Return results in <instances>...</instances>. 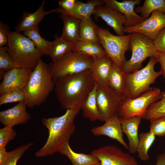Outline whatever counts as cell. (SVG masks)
<instances>
[{"label":"cell","mask_w":165,"mask_h":165,"mask_svg":"<svg viewBox=\"0 0 165 165\" xmlns=\"http://www.w3.org/2000/svg\"><path fill=\"white\" fill-rule=\"evenodd\" d=\"M120 118L123 132L128 139L129 152L130 154H135L137 153L139 141L138 128L141 119L139 116Z\"/></svg>","instance_id":"cell-20"},{"label":"cell","mask_w":165,"mask_h":165,"mask_svg":"<svg viewBox=\"0 0 165 165\" xmlns=\"http://www.w3.org/2000/svg\"><path fill=\"white\" fill-rule=\"evenodd\" d=\"M157 62L156 57H151L144 68L132 73L126 74L128 98H135L151 88V85L162 75L160 70L156 72L155 70V66Z\"/></svg>","instance_id":"cell-7"},{"label":"cell","mask_w":165,"mask_h":165,"mask_svg":"<svg viewBox=\"0 0 165 165\" xmlns=\"http://www.w3.org/2000/svg\"><path fill=\"white\" fill-rule=\"evenodd\" d=\"M113 64L107 55L94 59L90 70L95 84L103 87H109V78Z\"/></svg>","instance_id":"cell-18"},{"label":"cell","mask_w":165,"mask_h":165,"mask_svg":"<svg viewBox=\"0 0 165 165\" xmlns=\"http://www.w3.org/2000/svg\"><path fill=\"white\" fill-rule=\"evenodd\" d=\"M97 85L95 84L93 90L87 97L80 105L84 116L93 122L99 121H105L98 108L96 98Z\"/></svg>","instance_id":"cell-24"},{"label":"cell","mask_w":165,"mask_h":165,"mask_svg":"<svg viewBox=\"0 0 165 165\" xmlns=\"http://www.w3.org/2000/svg\"><path fill=\"white\" fill-rule=\"evenodd\" d=\"M126 75L122 67L113 63L109 78V87L124 99L128 97Z\"/></svg>","instance_id":"cell-21"},{"label":"cell","mask_w":165,"mask_h":165,"mask_svg":"<svg viewBox=\"0 0 165 165\" xmlns=\"http://www.w3.org/2000/svg\"><path fill=\"white\" fill-rule=\"evenodd\" d=\"M59 7L55 9V12L72 16L77 5L76 0H61L58 3Z\"/></svg>","instance_id":"cell-38"},{"label":"cell","mask_w":165,"mask_h":165,"mask_svg":"<svg viewBox=\"0 0 165 165\" xmlns=\"http://www.w3.org/2000/svg\"><path fill=\"white\" fill-rule=\"evenodd\" d=\"M61 155L66 156L70 160L72 165H90L98 162V158L92 153L86 154L74 151L67 142L59 150Z\"/></svg>","instance_id":"cell-23"},{"label":"cell","mask_w":165,"mask_h":165,"mask_svg":"<svg viewBox=\"0 0 165 165\" xmlns=\"http://www.w3.org/2000/svg\"><path fill=\"white\" fill-rule=\"evenodd\" d=\"M23 35L31 39L42 55H48L52 41L47 40L41 36L38 27L24 32Z\"/></svg>","instance_id":"cell-29"},{"label":"cell","mask_w":165,"mask_h":165,"mask_svg":"<svg viewBox=\"0 0 165 165\" xmlns=\"http://www.w3.org/2000/svg\"><path fill=\"white\" fill-rule=\"evenodd\" d=\"M105 122L103 125L94 127L91 129L93 134L95 136H106L116 140L128 150V146L123 138V132L119 115L112 117Z\"/></svg>","instance_id":"cell-17"},{"label":"cell","mask_w":165,"mask_h":165,"mask_svg":"<svg viewBox=\"0 0 165 165\" xmlns=\"http://www.w3.org/2000/svg\"><path fill=\"white\" fill-rule=\"evenodd\" d=\"M54 80L56 97L66 110L80 105L95 84L90 69Z\"/></svg>","instance_id":"cell-2"},{"label":"cell","mask_w":165,"mask_h":165,"mask_svg":"<svg viewBox=\"0 0 165 165\" xmlns=\"http://www.w3.org/2000/svg\"><path fill=\"white\" fill-rule=\"evenodd\" d=\"M96 98L99 111L105 121L119 115L120 107L124 99L110 87H103L97 85Z\"/></svg>","instance_id":"cell-10"},{"label":"cell","mask_w":165,"mask_h":165,"mask_svg":"<svg viewBox=\"0 0 165 165\" xmlns=\"http://www.w3.org/2000/svg\"><path fill=\"white\" fill-rule=\"evenodd\" d=\"M45 1L43 0L41 6L34 12H24L15 28V31L19 32L25 31L38 27L39 23L48 14L55 12V9L49 11L44 9Z\"/></svg>","instance_id":"cell-19"},{"label":"cell","mask_w":165,"mask_h":165,"mask_svg":"<svg viewBox=\"0 0 165 165\" xmlns=\"http://www.w3.org/2000/svg\"><path fill=\"white\" fill-rule=\"evenodd\" d=\"M90 165H101V162L99 161V162H98L97 163L91 164Z\"/></svg>","instance_id":"cell-44"},{"label":"cell","mask_w":165,"mask_h":165,"mask_svg":"<svg viewBox=\"0 0 165 165\" xmlns=\"http://www.w3.org/2000/svg\"><path fill=\"white\" fill-rule=\"evenodd\" d=\"M139 137L137 152L138 153V157L141 160L147 161L150 159L148 151L154 142L155 135L149 131L140 133Z\"/></svg>","instance_id":"cell-28"},{"label":"cell","mask_w":165,"mask_h":165,"mask_svg":"<svg viewBox=\"0 0 165 165\" xmlns=\"http://www.w3.org/2000/svg\"><path fill=\"white\" fill-rule=\"evenodd\" d=\"M164 91L165 92V90H164Z\"/></svg>","instance_id":"cell-45"},{"label":"cell","mask_w":165,"mask_h":165,"mask_svg":"<svg viewBox=\"0 0 165 165\" xmlns=\"http://www.w3.org/2000/svg\"><path fill=\"white\" fill-rule=\"evenodd\" d=\"M101 165H138L134 157L114 145H106L92 151Z\"/></svg>","instance_id":"cell-11"},{"label":"cell","mask_w":165,"mask_h":165,"mask_svg":"<svg viewBox=\"0 0 165 165\" xmlns=\"http://www.w3.org/2000/svg\"><path fill=\"white\" fill-rule=\"evenodd\" d=\"M93 61L94 59L90 57L72 51L49 65L54 80L90 69Z\"/></svg>","instance_id":"cell-8"},{"label":"cell","mask_w":165,"mask_h":165,"mask_svg":"<svg viewBox=\"0 0 165 165\" xmlns=\"http://www.w3.org/2000/svg\"><path fill=\"white\" fill-rule=\"evenodd\" d=\"M155 165H165V153L161 154L157 157Z\"/></svg>","instance_id":"cell-42"},{"label":"cell","mask_w":165,"mask_h":165,"mask_svg":"<svg viewBox=\"0 0 165 165\" xmlns=\"http://www.w3.org/2000/svg\"><path fill=\"white\" fill-rule=\"evenodd\" d=\"M161 94L160 89L151 88L135 98L125 99L120 107L119 116L123 118L134 116L141 118L149 106L160 99Z\"/></svg>","instance_id":"cell-9"},{"label":"cell","mask_w":165,"mask_h":165,"mask_svg":"<svg viewBox=\"0 0 165 165\" xmlns=\"http://www.w3.org/2000/svg\"><path fill=\"white\" fill-rule=\"evenodd\" d=\"M156 58L160 64V71L165 79V53L157 51Z\"/></svg>","instance_id":"cell-41"},{"label":"cell","mask_w":165,"mask_h":165,"mask_svg":"<svg viewBox=\"0 0 165 165\" xmlns=\"http://www.w3.org/2000/svg\"><path fill=\"white\" fill-rule=\"evenodd\" d=\"M8 53L19 68L33 71L42 55L33 42L20 32L8 31Z\"/></svg>","instance_id":"cell-4"},{"label":"cell","mask_w":165,"mask_h":165,"mask_svg":"<svg viewBox=\"0 0 165 165\" xmlns=\"http://www.w3.org/2000/svg\"><path fill=\"white\" fill-rule=\"evenodd\" d=\"M54 88V80L49 65L41 59L23 89L27 107L32 108L45 102Z\"/></svg>","instance_id":"cell-3"},{"label":"cell","mask_w":165,"mask_h":165,"mask_svg":"<svg viewBox=\"0 0 165 165\" xmlns=\"http://www.w3.org/2000/svg\"><path fill=\"white\" fill-rule=\"evenodd\" d=\"M8 154L6 150H0V165H2L6 160Z\"/></svg>","instance_id":"cell-43"},{"label":"cell","mask_w":165,"mask_h":165,"mask_svg":"<svg viewBox=\"0 0 165 165\" xmlns=\"http://www.w3.org/2000/svg\"><path fill=\"white\" fill-rule=\"evenodd\" d=\"M153 42L157 51L165 53V27L158 32Z\"/></svg>","instance_id":"cell-39"},{"label":"cell","mask_w":165,"mask_h":165,"mask_svg":"<svg viewBox=\"0 0 165 165\" xmlns=\"http://www.w3.org/2000/svg\"><path fill=\"white\" fill-rule=\"evenodd\" d=\"M23 89L14 90L4 94L0 97V105L16 102L25 101Z\"/></svg>","instance_id":"cell-35"},{"label":"cell","mask_w":165,"mask_h":165,"mask_svg":"<svg viewBox=\"0 0 165 165\" xmlns=\"http://www.w3.org/2000/svg\"><path fill=\"white\" fill-rule=\"evenodd\" d=\"M9 31V27L6 24L0 22V47L7 45L8 38L7 35V31Z\"/></svg>","instance_id":"cell-40"},{"label":"cell","mask_w":165,"mask_h":165,"mask_svg":"<svg viewBox=\"0 0 165 165\" xmlns=\"http://www.w3.org/2000/svg\"><path fill=\"white\" fill-rule=\"evenodd\" d=\"M77 2L76 8L71 16L87 20H91V16L94 15L96 8L103 4V1L101 0H89L86 3L77 0Z\"/></svg>","instance_id":"cell-27"},{"label":"cell","mask_w":165,"mask_h":165,"mask_svg":"<svg viewBox=\"0 0 165 165\" xmlns=\"http://www.w3.org/2000/svg\"><path fill=\"white\" fill-rule=\"evenodd\" d=\"M31 71L17 68L6 71L0 84V96L11 91L23 89L26 85Z\"/></svg>","instance_id":"cell-13"},{"label":"cell","mask_w":165,"mask_h":165,"mask_svg":"<svg viewBox=\"0 0 165 165\" xmlns=\"http://www.w3.org/2000/svg\"><path fill=\"white\" fill-rule=\"evenodd\" d=\"M81 110L80 105L66 110L63 115L42 118V124L48 130V136L43 146L35 153L36 157L53 155L67 142L75 130L74 119Z\"/></svg>","instance_id":"cell-1"},{"label":"cell","mask_w":165,"mask_h":165,"mask_svg":"<svg viewBox=\"0 0 165 165\" xmlns=\"http://www.w3.org/2000/svg\"><path fill=\"white\" fill-rule=\"evenodd\" d=\"M75 44L73 43L61 36H55V40L52 41L48 55L52 62H56L65 55L73 51Z\"/></svg>","instance_id":"cell-25"},{"label":"cell","mask_w":165,"mask_h":165,"mask_svg":"<svg viewBox=\"0 0 165 165\" xmlns=\"http://www.w3.org/2000/svg\"><path fill=\"white\" fill-rule=\"evenodd\" d=\"M93 25L100 43L113 62L122 67L125 61V53L130 47L131 34L120 36L112 34L107 29Z\"/></svg>","instance_id":"cell-6"},{"label":"cell","mask_w":165,"mask_h":165,"mask_svg":"<svg viewBox=\"0 0 165 165\" xmlns=\"http://www.w3.org/2000/svg\"><path fill=\"white\" fill-rule=\"evenodd\" d=\"M165 116V92H162L160 99L150 105L141 119L150 120Z\"/></svg>","instance_id":"cell-32"},{"label":"cell","mask_w":165,"mask_h":165,"mask_svg":"<svg viewBox=\"0 0 165 165\" xmlns=\"http://www.w3.org/2000/svg\"><path fill=\"white\" fill-rule=\"evenodd\" d=\"M103 1L105 6L117 10L125 16L126 20L125 27L133 26L145 20L134 10L135 6L140 4V0H126L122 2L116 0Z\"/></svg>","instance_id":"cell-14"},{"label":"cell","mask_w":165,"mask_h":165,"mask_svg":"<svg viewBox=\"0 0 165 165\" xmlns=\"http://www.w3.org/2000/svg\"><path fill=\"white\" fill-rule=\"evenodd\" d=\"M60 17L63 22L61 37L75 44L79 41V32L81 20L74 16L61 14Z\"/></svg>","instance_id":"cell-22"},{"label":"cell","mask_w":165,"mask_h":165,"mask_svg":"<svg viewBox=\"0 0 165 165\" xmlns=\"http://www.w3.org/2000/svg\"><path fill=\"white\" fill-rule=\"evenodd\" d=\"M73 51L90 57L94 59L107 55L101 44L92 42L79 41L75 44Z\"/></svg>","instance_id":"cell-26"},{"label":"cell","mask_w":165,"mask_h":165,"mask_svg":"<svg viewBox=\"0 0 165 165\" xmlns=\"http://www.w3.org/2000/svg\"><path fill=\"white\" fill-rule=\"evenodd\" d=\"M25 101L19 102L14 106L0 112V121L5 126L13 127L24 124L31 119V114L26 110Z\"/></svg>","instance_id":"cell-16"},{"label":"cell","mask_w":165,"mask_h":165,"mask_svg":"<svg viewBox=\"0 0 165 165\" xmlns=\"http://www.w3.org/2000/svg\"><path fill=\"white\" fill-rule=\"evenodd\" d=\"M13 127L5 126L0 129V150H6L8 143L14 140L17 135Z\"/></svg>","instance_id":"cell-36"},{"label":"cell","mask_w":165,"mask_h":165,"mask_svg":"<svg viewBox=\"0 0 165 165\" xmlns=\"http://www.w3.org/2000/svg\"><path fill=\"white\" fill-rule=\"evenodd\" d=\"M34 144L33 143H29L18 146L11 151L8 152L7 158L1 165H16L18 160Z\"/></svg>","instance_id":"cell-33"},{"label":"cell","mask_w":165,"mask_h":165,"mask_svg":"<svg viewBox=\"0 0 165 165\" xmlns=\"http://www.w3.org/2000/svg\"><path fill=\"white\" fill-rule=\"evenodd\" d=\"M165 27V14L158 11L152 13L151 16L133 26L124 27L125 33L141 34L153 41L158 32Z\"/></svg>","instance_id":"cell-12"},{"label":"cell","mask_w":165,"mask_h":165,"mask_svg":"<svg viewBox=\"0 0 165 165\" xmlns=\"http://www.w3.org/2000/svg\"><path fill=\"white\" fill-rule=\"evenodd\" d=\"M155 11H158L165 14V0H145L142 6L135 9L137 13H140L141 16L145 20Z\"/></svg>","instance_id":"cell-30"},{"label":"cell","mask_w":165,"mask_h":165,"mask_svg":"<svg viewBox=\"0 0 165 165\" xmlns=\"http://www.w3.org/2000/svg\"><path fill=\"white\" fill-rule=\"evenodd\" d=\"M130 47V58L125 62L123 68L126 74L132 73L142 67V63L148 57H156L157 50L153 41L140 33H131Z\"/></svg>","instance_id":"cell-5"},{"label":"cell","mask_w":165,"mask_h":165,"mask_svg":"<svg viewBox=\"0 0 165 165\" xmlns=\"http://www.w3.org/2000/svg\"><path fill=\"white\" fill-rule=\"evenodd\" d=\"M94 15L96 18H101L111 27L117 35H125L124 27L126 20L125 16L121 13L105 5L96 7Z\"/></svg>","instance_id":"cell-15"},{"label":"cell","mask_w":165,"mask_h":165,"mask_svg":"<svg viewBox=\"0 0 165 165\" xmlns=\"http://www.w3.org/2000/svg\"><path fill=\"white\" fill-rule=\"evenodd\" d=\"M79 41L101 44L94 28L93 21L91 20H81L79 32Z\"/></svg>","instance_id":"cell-31"},{"label":"cell","mask_w":165,"mask_h":165,"mask_svg":"<svg viewBox=\"0 0 165 165\" xmlns=\"http://www.w3.org/2000/svg\"><path fill=\"white\" fill-rule=\"evenodd\" d=\"M17 68L18 65L8 53L7 46L0 47V69L6 72Z\"/></svg>","instance_id":"cell-34"},{"label":"cell","mask_w":165,"mask_h":165,"mask_svg":"<svg viewBox=\"0 0 165 165\" xmlns=\"http://www.w3.org/2000/svg\"><path fill=\"white\" fill-rule=\"evenodd\" d=\"M149 120V131L155 135L159 137L165 136V116Z\"/></svg>","instance_id":"cell-37"}]
</instances>
